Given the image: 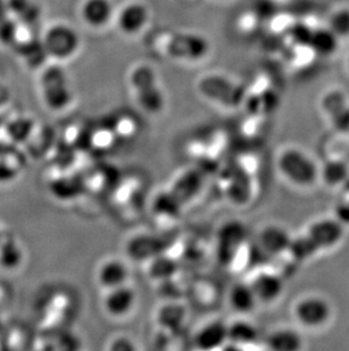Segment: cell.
Returning <instances> with one entry per match:
<instances>
[{
    "label": "cell",
    "instance_id": "cell-2",
    "mask_svg": "<svg viewBox=\"0 0 349 351\" xmlns=\"http://www.w3.org/2000/svg\"><path fill=\"white\" fill-rule=\"evenodd\" d=\"M41 95L43 104L53 113H62L74 101L70 80L60 65H51L41 75Z\"/></svg>",
    "mask_w": 349,
    "mask_h": 351
},
{
    "label": "cell",
    "instance_id": "cell-23",
    "mask_svg": "<svg viewBox=\"0 0 349 351\" xmlns=\"http://www.w3.org/2000/svg\"><path fill=\"white\" fill-rule=\"evenodd\" d=\"M320 176L326 186H344L349 178V167L341 159H329L320 169Z\"/></svg>",
    "mask_w": 349,
    "mask_h": 351
},
{
    "label": "cell",
    "instance_id": "cell-10",
    "mask_svg": "<svg viewBox=\"0 0 349 351\" xmlns=\"http://www.w3.org/2000/svg\"><path fill=\"white\" fill-rule=\"evenodd\" d=\"M260 305H272L285 291V281L278 273L260 269L247 280Z\"/></svg>",
    "mask_w": 349,
    "mask_h": 351
},
{
    "label": "cell",
    "instance_id": "cell-27",
    "mask_svg": "<svg viewBox=\"0 0 349 351\" xmlns=\"http://www.w3.org/2000/svg\"><path fill=\"white\" fill-rule=\"evenodd\" d=\"M129 81L133 93L159 83L157 72L153 70V67L146 65V64H140L138 66L134 67L129 72Z\"/></svg>",
    "mask_w": 349,
    "mask_h": 351
},
{
    "label": "cell",
    "instance_id": "cell-36",
    "mask_svg": "<svg viewBox=\"0 0 349 351\" xmlns=\"http://www.w3.org/2000/svg\"><path fill=\"white\" fill-rule=\"evenodd\" d=\"M10 16V13L8 5H7V0H0V22H3Z\"/></svg>",
    "mask_w": 349,
    "mask_h": 351
},
{
    "label": "cell",
    "instance_id": "cell-18",
    "mask_svg": "<svg viewBox=\"0 0 349 351\" xmlns=\"http://www.w3.org/2000/svg\"><path fill=\"white\" fill-rule=\"evenodd\" d=\"M136 105L142 112L151 117H157L165 110L167 105L166 95L159 83L146 86L133 93Z\"/></svg>",
    "mask_w": 349,
    "mask_h": 351
},
{
    "label": "cell",
    "instance_id": "cell-22",
    "mask_svg": "<svg viewBox=\"0 0 349 351\" xmlns=\"http://www.w3.org/2000/svg\"><path fill=\"white\" fill-rule=\"evenodd\" d=\"M10 16L15 17L21 24L30 27L41 16L40 7L32 0H7Z\"/></svg>",
    "mask_w": 349,
    "mask_h": 351
},
{
    "label": "cell",
    "instance_id": "cell-14",
    "mask_svg": "<svg viewBox=\"0 0 349 351\" xmlns=\"http://www.w3.org/2000/svg\"><path fill=\"white\" fill-rule=\"evenodd\" d=\"M227 342V323L220 319L201 325L193 337L195 348L202 351L222 350Z\"/></svg>",
    "mask_w": 349,
    "mask_h": 351
},
{
    "label": "cell",
    "instance_id": "cell-20",
    "mask_svg": "<svg viewBox=\"0 0 349 351\" xmlns=\"http://www.w3.org/2000/svg\"><path fill=\"white\" fill-rule=\"evenodd\" d=\"M24 262V250L21 242L13 235H1L0 238V267L14 271Z\"/></svg>",
    "mask_w": 349,
    "mask_h": 351
},
{
    "label": "cell",
    "instance_id": "cell-4",
    "mask_svg": "<svg viewBox=\"0 0 349 351\" xmlns=\"http://www.w3.org/2000/svg\"><path fill=\"white\" fill-rule=\"evenodd\" d=\"M138 302L139 295L136 289L131 283H127L118 288L103 291L101 307L109 318L122 321L134 313Z\"/></svg>",
    "mask_w": 349,
    "mask_h": 351
},
{
    "label": "cell",
    "instance_id": "cell-35",
    "mask_svg": "<svg viewBox=\"0 0 349 351\" xmlns=\"http://www.w3.org/2000/svg\"><path fill=\"white\" fill-rule=\"evenodd\" d=\"M335 219L341 223L345 228L349 226V199L341 200L335 207Z\"/></svg>",
    "mask_w": 349,
    "mask_h": 351
},
{
    "label": "cell",
    "instance_id": "cell-39",
    "mask_svg": "<svg viewBox=\"0 0 349 351\" xmlns=\"http://www.w3.org/2000/svg\"><path fill=\"white\" fill-rule=\"evenodd\" d=\"M3 233L1 232V231H0V238H1V235H3Z\"/></svg>",
    "mask_w": 349,
    "mask_h": 351
},
{
    "label": "cell",
    "instance_id": "cell-24",
    "mask_svg": "<svg viewBox=\"0 0 349 351\" xmlns=\"http://www.w3.org/2000/svg\"><path fill=\"white\" fill-rule=\"evenodd\" d=\"M310 46L320 56H331L339 46V38L328 29H320L311 34Z\"/></svg>",
    "mask_w": 349,
    "mask_h": 351
},
{
    "label": "cell",
    "instance_id": "cell-38",
    "mask_svg": "<svg viewBox=\"0 0 349 351\" xmlns=\"http://www.w3.org/2000/svg\"><path fill=\"white\" fill-rule=\"evenodd\" d=\"M344 188L346 190L347 193H349V178L347 179L346 182L344 183Z\"/></svg>",
    "mask_w": 349,
    "mask_h": 351
},
{
    "label": "cell",
    "instance_id": "cell-26",
    "mask_svg": "<svg viewBox=\"0 0 349 351\" xmlns=\"http://www.w3.org/2000/svg\"><path fill=\"white\" fill-rule=\"evenodd\" d=\"M186 319V311L181 305H165L159 309L157 322L158 324L168 331H176L183 326Z\"/></svg>",
    "mask_w": 349,
    "mask_h": 351
},
{
    "label": "cell",
    "instance_id": "cell-1",
    "mask_svg": "<svg viewBox=\"0 0 349 351\" xmlns=\"http://www.w3.org/2000/svg\"><path fill=\"white\" fill-rule=\"evenodd\" d=\"M276 166L281 178L297 188H309L319 179L320 169L314 159L296 147L281 150L276 159Z\"/></svg>",
    "mask_w": 349,
    "mask_h": 351
},
{
    "label": "cell",
    "instance_id": "cell-33",
    "mask_svg": "<svg viewBox=\"0 0 349 351\" xmlns=\"http://www.w3.org/2000/svg\"><path fill=\"white\" fill-rule=\"evenodd\" d=\"M105 348L109 351H135L139 349V345L129 335H118L110 338Z\"/></svg>",
    "mask_w": 349,
    "mask_h": 351
},
{
    "label": "cell",
    "instance_id": "cell-8",
    "mask_svg": "<svg viewBox=\"0 0 349 351\" xmlns=\"http://www.w3.org/2000/svg\"><path fill=\"white\" fill-rule=\"evenodd\" d=\"M208 40L198 34H176L168 45V53L176 60L198 62L209 53Z\"/></svg>",
    "mask_w": 349,
    "mask_h": 351
},
{
    "label": "cell",
    "instance_id": "cell-30",
    "mask_svg": "<svg viewBox=\"0 0 349 351\" xmlns=\"http://www.w3.org/2000/svg\"><path fill=\"white\" fill-rule=\"evenodd\" d=\"M348 105V100L345 93L339 90H333L326 93L321 100V107L323 112L326 114V117H333V114L343 110L344 107Z\"/></svg>",
    "mask_w": 349,
    "mask_h": 351
},
{
    "label": "cell",
    "instance_id": "cell-6",
    "mask_svg": "<svg viewBox=\"0 0 349 351\" xmlns=\"http://www.w3.org/2000/svg\"><path fill=\"white\" fill-rule=\"evenodd\" d=\"M166 243L158 235L148 232L132 234L124 245L125 258L129 263L148 264L150 261L164 254Z\"/></svg>",
    "mask_w": 349,
    "mask_h": 351
},
{
    "label": "cell",
    "instance_id": "cell-34",
    "mask_svg": "<svg viewBox=\"0 0 349 351\" xmlns=\"http://www.w3.org/2000/svg\"><path fill=\"white\" fill-rule=\"evenodd\" d=\"M329 119L336 131L340 133L349 132V104Z\"/></svg>",
    "mask_w": 349,
    "mask_h": 351
},
{
    "label": "cell",
    "instance_id": "cell-15",
    "mask_svg": "<svg viewBox=\"0 0 349 351\" xmlns=\"http://www.w3.org/2000/svg\"><path fill=\"white\" fill-rule=\"evenodd\" d=\"M228 342L224 349H245L257 343L259 328L247 316H237L227 323Z\"/></svg>",
    "mask_w": 349,
    "mask_h": 351
},
{
    "label": "cell",
    "instance_id": "cell-37",
    "mask_svg": "<svg viewBox=\"0 0 349 351\" xmlns=\"http://www.w3.org/2000/svg\"><path fill=\"white\" fill-rule=\"evenodd\" d=\"M5 323H3V316L0 315V333L3 331V326H5Z\"/></svg>",
    "mask_w": 349,
    "mask_h": 351
},
{
    "label": "cell",
    "instance_id": "cell-7",
    "mask_svg": "<svg viewBox=\"0 0 349 351\" xmlns=\"http://www.w3.org/2000/svg\"><path fill=\"white\" fill-rule=\"evenodd\" d=\"M293 314L304 328H320L331 317V306L320 295H307L295 304Z\"/></svg>",
    "mask_w": 349,
    "mask_h": 351
},
{
    "label": "cell",
    "instance_id": "cell-5",
    "mask_svg": "<svg viewBox=\"0 0 349 351\" xmlns=\"http://www.w3.org/2000/svg\"><path fill=\"white\" fill-rule=\"evenodd\" d=\"M131 269L125 257L108 256L100 261L94 271V280L103 291L129 283Z\"/></svg>",
    "mask_w": 349,
    "mask_h": 351
},
{
    "label": "cell",
    "instance_id": "cell-21",
    "mask_svg": "<svg viewBox=\"0 0 349 351\" xmlns=\"http://www.w3.org/2000/svg\"><path fill=\"white\" fill-rule=\"evenodd\" d=\"M200 179L193 172L181 173L174 181L170 193L179 204L191 202L200 191Z\"/></svg>",
    "mask_w": 349,
    "mask_h": 351
},
{
    "label": "cell",
    "instance_id": "cell-11",
    "mask_svg": "<svg viewBox=\"0 0 349 351\" xmlns=\"http://www.w3.org/2000/svg\"><path fill=\"white\" fill-rule=\"evenodd\" d=\"M293 235L279 224L264 226L257 233V249L268 258H277L288 252Z\"/></svg>",
    "mask_w": 349,
    "mask_h": 351
},
{
    "label": "cell",
    "instance_id": "cell-25",
    "mask_svg": "<svg viewBox=\"0 0 349 351\" xmlns=\"http://www.w3.org/2000/svg\"><path fill=\"white\" fill-rule=\"evenodd\" d=\"M318 249L313 241L311 240L310 237L307 233L293 237V240L290 242L289 249H288V255L297 262H305L312 258L316 254H319Z\"/></svg>",
    "mask_w": 349,
    "mask_h": 351
},
{
    "label": "cell",
    "instance_id": "cell-17",
    "mask_svg": "<svg viewBox=\"0 0 349 351\" xmlns=\"http://www.w3.org/2000/svg\"><path fill=\"white\" fill-rule=\"evenodd\" d=\"M227 302L228 307L236 316H248L260 306L247 281L231 285L228 291Z\"/></svg>",
    "mask_w": 349,
    "mask_h": 351
},
{
    "label": "cell",
    "instance_id": "cell-29",
    "mask_svg": "<svg viewBox=\"0 0 349 351\" xmlns=\"http://www.w3.org/2000/svg\"><path fill=\"white\" fill-rule=\"evenodd\" d=\"M1 333L3 348L24 349L30 347V335L22 325H12L10 328H3Z\"/></svg>",
    "mask_w": 349,
    "mask_h": 351
},
{
    "label": "cell",
    "instance_id": "cell-12",
    "mask_svg": "<svg viewBox=\"0 0 349 351\" xmlns=\"http://www.w3.org/2000/svg\"><path fill=\"white\" fill-rule=\"evenodd\" d=\"M116 23L118 30L125 36L141 34L148 25L150 10L141 1H129L116 13Z\"/></svg>",
    "mask_w": 349,
    "mask_h": 351
},
{
    "label": "cell",
    "instance_id": "cell-40",
    "mask_svg": "<svg viewBox=\"0 0 349 351\" xmlns=\"http://www.w3.org/2000/svg\"><path fill=\"white\" fill-rule=\"evenodd\" d=\"M348 67H349V60H348Z\"/></svg>",
    "mask_w": 349,
    "mask_h": 351
},
{
    "label": "cell",
    "instance_id": "cell-13",
    "mask_svg": "<svg viewBox=\"0 0 349 351\" xmlns=\"http://www.w3.org/2000/svg\"><path fill=\"white\" fill-rule=\"evenodd\" d=\"M305 233L320 252H322L339 245L345 234V226L335 217L321 219L312 223Z\"/></svg>",
    "mask_w": 349,
    "mask_h": 351
},
{
    "label": "cell",
    "instance_id": "cell-32",
    "mask_svg": "<svg viewBox=\"0 0 349 351\" xmlns=\"http://www.w3.org/2000/svg\"><path fill=\"white\" fill-rule=\"evenodd\" d=\"M21 23L12 16L0 22V43L7 46H14L18 39Z\"/></svg>",
    "mask_w": 349,
    "mask_h": 351
},
{
    "label": "cell",
    "instance_id": "cell-31",
    "mask_svg": "<svg viewBox=\"0 0 349 351\" xmlns=\"http://www.w3.org/2000/svg\"><path fill=\"white\" fill-rule=\"evenodd\" d=\"M329 29L339 39L349 38V8H339L331 14Z\"/></svg>",
    "mask_w": 349,
    "mask_h": 351
},
{
    "label": "cell",
    "instance_id": "cell-16",
    "mask_svg": "<svg viewBox=\"0 0 349 351\" xmlns=\"http://www.w3.org/2000/svg\"><path fill=\"white\" fill-rule=\"evenodd\" d=\"M81 19L91 29H103L115 17L112 0H84L81 5Z\"/></svg>",
    "mask_w": 349,
    "mask_h": 351
},
{
    "label": "cell",
    "instance_id": "cell-19",
    "mask_svg": "<svg viewBox=\"0 0 349 351\" xmlns=\"http://www.w3.org/2000/svg\"><path fill=\"white\" fill-rule=\"evenodd\" d=\"M303 338L293 328H280L266 339V347L274 351H298L303 348Z\"/></svg>",
    "mask_w": 349,
    "mask_h": 351
},
{
    "label": "cell",
    "instance_id": "cell-28",
    "mask_svg": "<svg viewBox=\"0 0 349 351\" xmlns=\"http://www.w3.org/2000/svg\"><path fill=\"white\" fill-rule=\"evenodd\" d=\"M148 276L155 281H166L176 274V263L172 259L166 257L164 254L152 259L146 264Z\"/></svg>",
    "mask_w": 349,
    "mask_h": 351
},
{
    "label": "cell",
    "instance_id": "cell-3",
    "mask_svg": "<svg viewBox=\"0 0 349 351\" xmlns=\"http://www.w3.org/2000/svg\"><path fill=\"white\" fill-rule=\"evenodd\" d=\"M42 43L49 58L63 62L77 53L81 47V38L70 24L55 23L47 29Z\"/></svg>",
    "mask_w": 349,
    "mask_h": 351
},
{
    "label": "cell",
    "instance_id": "cell-9",
    "mask_svg": "<svg viewBox=\"0 0 349 351\" xmlns=\"http://www.w3.org/2000/svg\"><path fill=\"white\" fill-rule=\"evenodd\" d=\"M245 226L240 222H228L221 226L217 234V255L220 262L229 264L246 242Z\"/></svg>",
    "mask_w": 349,
    "mask_h": 351
}]
</instances>
